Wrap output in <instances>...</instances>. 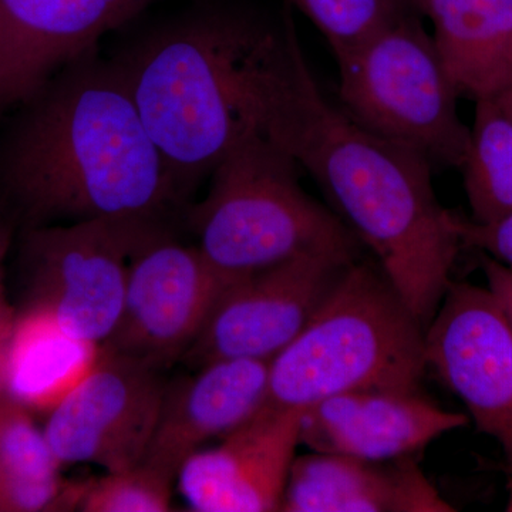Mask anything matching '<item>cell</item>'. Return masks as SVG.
<instances>
[{"label": "cell", "mask_w": 512, "mask_h": 512, "mask_svg": "<svg viewBox=\"0 0 512 512\" xmlns=\"http://www.w3.org/2000/svg\"><path fill=\"white\" fill-rule=\"evenodd\" d=\"M265 137L312 175L332 211L427 329L461 245L456 214L437 200L430 161L367 130L329 101L298 35L276 77Z\"/></svg>", "instance_id": "obj_1"}, {"label": "cell", "mask_w": 512, "mask_h": 512, "mask_svg": "<svg viewBox=\"0 0 512 512\" xmlns=\"http://www.w3.org/2000/svg\"><path fill=\"white\" fill-rule=\"evenodd\" d=\"M35 100L6 163L10 191L35 227L161 221L183 200L116 63L83 57Z\"/></svg>", "instance_id": "obj_2"}, {"label": "cell", "mask_w": 512, "mask_h": 512, "mask_svg": "<svg viewBox=\"0 0 512 512\" xmlns=\"http://www.w3.org/2000/svg\"><path fill=\"white\" fill-rule=\"evenodd\" d=\"M292 28L289 16L276 25L244 10L207 8L114 62L183 198L242 141L265 136Z\"/></svg>", "instance_id": "obj_3"}, {"label": "cell", "mask_w": 512, "mask_h": 512, "mask_svg": "<svg viewBox=\"0 0 512 512\" xmlns=\"http://www.w3.org/2000/svg\"><path fill=\"white\" fill-rule=\"evenodd\" d=\"M426 328L377 262L357 259L302 332L271 360L269 409L363 390L420 392Z\"/></svg>", "instance_id": "obj_4"}, {"label": "cell", "mask_w": 512, "mask_h": 512, "mask_svg": "<svg viewBox=\"0 0 512 512\" xmlns=\"http://www.w3.org/2000/svg\"><path fill=\"white\" fill-rule=\"evenodd\" d=\"M299 168L254 134L211 171L190 222L202 255L228 281L302 256L362 258L363 245L345 222L303 190Z\"/></svg>", "instance_id": "obj_5"}, {"label": "cell", "mask_w": 512, "mask_h": 512, "mask_svg": "<svg viewBox=\"0 0 512 512\" xmlns=\"http://www.w3.org/2000/svg\"><path fill=\"white\" fill-rule=\"evenodd\" d=\"M342 109L367 130L440 167H461L470 128L433 36L403 12L363 42L336 53Z\"/></svg>", "instance_id": "obj_6"}, {"label": "cell", "mask_w": 512, "mask_h": 512, "mask_svg": "<svg viewBox=\"0 0 512 512\" xmlns=\"http://www.w3.org/2000/svg\"><path fill=\"white\" fill-rule=\"evenodd\" d=\"M161 221L137 218L40 225L25 244L28 303L67 332L104 342L120 318L131 256Z\"/></svg>", "instance_id": "obj_7"}, {"label": "cell", "mask_w": 512, "mask_h": 512, "mask_svg": "<svg viewBox=\"0 0 512 512\" xmlns=\"http://www.w3.org/2000/svg\"><path fill=\"white\" fill-rule=\"evenodd\" d=\"M229 284L197 245L160 229L131 256L120 318L101 349L164 372L181 362Z\"/></svg>", "instance_id": "obj_8"}, {"label": "cell", "mask_w": 512, "mask_h": 512, "mask_svg": "<svg viewBox=\"0 0 512 512\" xmlns=\"http://www.w3.org/2000/svg\"><path fill=\"white\" fill-rule=\"evenodd\" d=\"M356 261L302 256L231 282L181 362L272 360L308 325Z\"/></svg>", "instance_id": "obj_9"}, {"label": "cell", "mask_w": 512, "mask_h": 512, "mask_svg": "<svg viewBox=\"0 0 512 512\" xmlns=\"http://www.w3.org/2000/svg\"><path fill=\"white\" fill-rule=\"evenodd\" d=\"M167 384L163 372L101 349L93 369L47 413L43 431L59 463L106 473L143 463Z\"/></svg>", "instance_id": "obj_10"}, {"label": "cell", "mask_w": 512, "mask_h": 512, "mask_svg": "<svg viewBox=\"0 0 512 512\" xmlns=\"http://www.w3.org/2000/svg\"><path fill=\"white\" fill-rule=\"evenodd\" d=\"M426 362L497 441L512 477V330L490 289L451 281L426 329Z\"/></svg>", "instance_id": "obj_11"}, {"label": "cell", "mask_w": 512, "mask_h": 512, "mask_svg": "<svg viewBox=\"0 0 512 512\" xmlns=\"http://www.w3.org/2000/svg\"><path fill=\"white\" fill-rule=\"evenodd\" d=\"M153 0H0V114L36 99Z\"/></svg>", "instance_id": "obj_12"}, {"label": "cell", "mask_w": 512, "mask_h": 512, "mask_svg": "<svg viewBox=\"0 0 512 512\" xmlns=\"http://www.w3.org/2000/svg\"><path fill=\"white\" fill-rule=\"evenodd\" d=\"M303 410L264 406L218 446L191 454L175 478L191 510L281 511Z\"/></svg>", "instance_id": "obj_13"}, {"label": "cell", "mask_w": 512, "mask_h": 512, "mask_svg": "<svg viewBox=\"0 0 512 512\" xmlns=\"http://www.w3.org/2000/svg\"><path fill=\"white\" fill-rule=\"evenodd\" d=\"M468 424L420 392L363 390L329 397L306 407L301 444L316 453L363 460L414 457L443 434Z\"/></svg>", "instance_id": "obj_14"}, {"label": "cell", "mask_w": 512, "mask_h": 512, "mask_svg": "<svg viewBox=\"0 0 512 512\" xmlns=\"http://www.w3.org/2000/svg\"><path fill=\"white\" fill-rule=\"evenodd\" d=\"M271 360L222 359L168 383L143 463L177 478L191 454L244 426L268 397Z\"/></svg>", "instance_id": "obj_15"}, {"label": "cell", "mask_w": 512, "mask_h": 512, "mask_svg": "<svg viewBox=\"0 0 512 512\" xmlns=\"http://www.w3.org/2000/svg\"><path fill=\"white\" fill-rule=\"evenodd\" d=\"M285 512H454L414 457L375 461L316 453L295 457Z\"/></svg>", "instance_id": "obj_16"}, {"label": "cell", "mask_w": 512, "mask_h": 512, "mask_svg": "<svg viewBox=\"0 0 512 512\" xmlns=\"http://www.w3.org/2000/svg\"><path fill=\"white\" fill-rule=\"evenodd\" d=\"M458 96L497 100L512 92V0H421Z\"/></svg>", "instance_id": "obj_17"}, {"label": "cell", "mask_w": 512, "mask_h": 512, "mask_svg": "<svg viewBox=\"0 0 512 512\" xmlns=\"http://www.w3.org/2000/svg\"><path fill=\"white\" fill-rule=\"evenodd\" d=\"M100 355L99 343L72 335L42 309L23 308L10 340L5 392L30 412L49 413Z\"/></svg>", "instance_id": "obj_18"}, {"label": "cell", "mask_w": 512, "mask_h": 512, "mask_svg": "<svg viewBox=\"0 0 512 512\" xmlns=\"http://www.w3.org/2000/svg\"><path fill=\"white\" fill-rule=\"evenodd\" d=\"M32 412L0 392V512L77 510L86 483H67Z\"/></svg>", "instance_id": "obj_19"}, {"label": "cell", "mask_w": 512, "mask_h": 512, "mask_svg": "<svg viewBox=\"0 0 512 512\" xmlns=\"http://www.w3.org/2000/svg\"><path fill=\"white\" fill-rule=\"evenodd\" d=\"M461 170L474 222L512 214V119L495 100L476 101Z\"/></svg>", "instance_id": "obj_20"}, {"label": "cell", "mask_w": 512, "mask_h": 512, "mask_svg": "<svg viewBox=\"0 0 512 512\" xmlns=\"http://www.w3.org/2000/svg\"><path fill=\"white\" fill-rule=\"evenodd\" d=\"M175 478L140 463L87 481L77 510L84 512H165L171 510Z\"/></svg>", "instance_id": "obj_21"}, {"label": "cell", "mask_w": 512, "mask_h": 512, "mask_svg": "<svg viewBox=\"0 0 512 512\" xmlns=\"http://www.w3.org/2000/svg\"><path fill=\"white\" fill-rule=\"evenodd\" d=\"M322 32L333 55L363 42L406 12L409 0H288ZM412 6V5H410Z\"/></svg>", "instance_id": "obj_22"}, {"label": "cell", "mask_w": 512, "mask_h": 512, "mask_svg": "<svg viewBox=\"0 0 512 512\" xmlns=\"http://www.w3.org/2000/svg\"><path fill=\"white\" fill-rule=\"evenodd\" d=\"M454 225L461 244L478 249L512 271V214L488 224L454 215Z\"/></svg>", "instance_id": "obj_23"}, {"label": "cell", "mask_w": 512, "mask_h": 512, "mask_svg": "<svg viewBox=\"0 0 512 512\" xmlns=\"http://www.w3.org/2000/svg\"><path fill=\"white\" fill-rule=\"evenodd\" d=\"M480 265L487 279L488 289L503 309L508 325L512 330V271L505 268L491 256L481 254Z\"/></svg>", "instance_id": "obj_24"}, {"label": "cell", "mask_w": 512, "mask_h": 512, "mask_svg": "<svg viewBox=\"0 0 512 512\" xmlns=\"http://www.w3.org/2000/svg\"><path fill=\"white\" fill-rule=\"evenodd\" d=\"M16 315L6 298L5 286H3L2 269H0V392L5 390L6 362L13 329H15Z\"/></svg>", "instance_id": "obj_25"}, {"label": "cell", "mask_w": 512, "mask_h": 512, "mask_svg": "<svg viewBox=\"0 0 512 512\" xmlns=\"http://www.w3.org/2000/svg\"><path fill=\"white\" fill-rule=\"evenodd\" d=\"M498 103V106L503 109L504 113L507 114L508 117L512 119V92L504 94L500 99L495 100Z\"/></svg>", "instance_id": "obj_26"}, {"label": "cell", "mask_w": 512, "mask_h": 512, "mask_svg": "<svg viewBox=\"0 0 512 512\" xmlns=\"http://www.w3.org/2000/svg\"><path fill=\"white\" fill-rule=\"evenodd\" d=\"M507 494V507H505V511L512 512V477H508Z\"/></svg>", "instance_id": "obj_27"}, {"label": "cell", "mask_w": 512, "mask_h": 512, "mask_svg": "<svg viewBox=\"0 0 512 512\" xmlns=\"http://www.w3.org/2000/svg\"><path fill=\"white\" fill-rule=\"evenodd\" d=\"M409 2H410V5L417 6V8L420 9L421 0H409Z\"/></svg>", "instance_id": "obj_28"}]
</instances>
